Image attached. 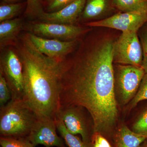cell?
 Listing matches in <instances>:
<instances>
[{
    "label": "cell",
    "mask_w": 147,
    "mask_h": 147,
    "mask_svg": "<svg viewBox=\"0 0 147 147\" xmlns=\"http://www.w3.org/2000/svg\"><path fill=\"white\" fill-rule=\"evenodd\" d=\"M53 1V0H51V1Z\"/></svg>",
    "instance_id": "obj_29"
},
{
    "label": "cell",
    "mask_w": 147,
    "mask_h": 147,
    "mask_svg": "<svg viewBox=\"0 0 147 147\" xmlns=\"http://www.w3.org/2000/svg\"><path fill=\"white\" fill-rule=\"evenodd\" d=\"M75 0H53L47 8L48 12H54L63 8Z\"/></svg>",
    "instance_id": "obj_26"
},
{
    "label": "cell",
    "mask_w": 147,
    "mask_h": 147,
    "mask_svg": "<svg viewBox=\"0 0 147 147\" xmlns=\"http://www.w3.org/2000/svg\"><path fill=\"white\" fill-rule=\"evenodd\" d=\"M85 109L82 106L75 105L60 106L55 117L63 122L70 133L75 135L79 134L84 142L91 144L94 131L84 115Z\"/></svg>",
    "instance_id": "obj_6"
},
{
    "label": "cell",
    "mask_w": 147,
    "mask_h": 147,
    "mask_svg": "<svg viewBox=\"0 0 147 147\" xmlns=\"http://www.w3.org/2000/svg\"><path fill=\"white\" fill-rule=\"evenodd\" d=\"M115 9L113 0H87L79 18L81 17L83 21H99L105 16L107 18V16Z\"/></svg>",
    "instance_id": "obj_13"
},
{
    "label": "cell",
    "mask_w": 147,
    "mask_h": 147,
    "mask_svg": "<svg viewBox=\"0 0 147 147\" xmlns=\"http://www.w3.org/2000/svg\"><path fill=\"white\" fill-rule=\"evenodd\" d=\"M23 65L24 99L37 118L55 119L59 106L61 67L63 59L47 57L33 44L27 33L16 45Z\"/></svg>",
    "instance_id": "obj_2"
},
{
    "label": "cell",
    "mask_w": 147,
    "mask_h": 147,
    "mask_svg": "<svg viewBox=\"0 0 147 147\" xmlns=\"http://www.w3.org/2000/svg\"><path fill=\"white\" fill-rule=\"evenodd\" d=\"M113 147H139L147 140V135L138 134L125 125L113 133Z\"/></svg>",
    "instance_id": "obj_14"
},
{
    "label": "cell",
    "mask_w": 147,
    "mask_h": 147,
    "mask_svg": "<svg viewBox=\"0 0 147 147\" xmlns=\"http://www.w3.org/2000/svg\"><path fill=\"white\" fill-rule=\"evenodd\" d=\"M147 100V73H145L136 95L131 100L130 108L135 107L139 102Z\"/></svg>",
    "instance_id": "obj_22"
},
{
    "label": "cell",
    "mask_w": 147,
    "mask_h": 147,
    "mask_svg": "<svg viewBox=\"0 0 147 147\" xmlns=\"http://www.w3.org/2000/svg\"><path fill=\"white\" fill-rule=\"evenodd\" d=\"M55 119L37 118L27 138L34 147H65L63 140L58 135Z\"/></svg>",
    "instance_id": "obj_9"
},
{
    "label": "cell",
    "mask_w": 147,
    "mask_h": 147,
    "mask_svg": "<svg viewBox=\"0 0 147 147\" xmlns=\"http://www.w3.org/2000/svg\"><path fill=\"white\" fill-rule=\"evenodd\" d=\"M10 90L6 80L1 71H0V105L1 108L5 105L11 99Z\"/></svg>",
    "instance_id": "obj_23"
},
{
    "label": "cell",
    "mask_w": 147,
    "mask_h": 147,
    "mask_svg": "<svg viewBox=\"0 0 147 147\" xmlns=\"http://www.w3.org/2000/svg\"><path fill=\"white\" fill-rule=\"evenodd\" d=\"M113 3L119 12L147 11V0H113Z\"/></svg>",
    "instance_id": "obj_17"
},
{
    "label": "cell",
    "mask_w": 147,
    "mask_h": 147,
    "mask_svg": "<svg viewBox=\"0 0 147 147\" xmlns=\"http://www.w3.org/2000/svg\"><path fill=\"white\" fill-rule=\"evenodd\" d=\"M139 147H147V140L145 141Z\"/></svg>",
    "instance_id": "obj_27"
},
{
    "label": "cell",
    "mask_w": 147,
    "mask_h": 147,
    "mask_svg": "<svg viewBox=\"0 0 147 147\" xmlns=\"http://www.w3.org/2000/svg\"><path fill=\"white\" fill-rule=\"evenodd\" d=\"M22 26L20 18L7 20L0 24V42L1 46L11 40L18 33Z\"/></svg>",
    "instance_id": "obj_15"
},
{
    "label": "cell",
    "mask_w": 147,
    "mask_h": 147,
    "mask_svg": "<svg viewBox=\"0 0 147 147\" xmlns=\"http://www.w3.org/2000/svg\"><path fill=\"white\" fill-rule=\"evenodd\" d=\"M137 33L143 52L142 67L146 73H147V22L139 29Z\"/></svg>",
    "instance_id": "obj_20"
},
{
    "label": "cell",
    "mask_w": 147,
    "mask_h": 147,
    "mask_svg": "<svg viewBox=\"0 0 147 147\" xmlns=\"http://www.w3.org/2000/svg\"><path fill=\"white\" fill-rule=\"evenodd\" d=\"M147 22V11L119 12L99 21L86 23V26L105 28L122 32H138Z\"/></svg>",
    "instance_id": "obj_7"
},
{
    "label": "cell",
    "mask_w": 147,
    "mask_h": 147,
    "mask_svg": "<svg viewBox=\"0 0 147 147\" xmlns=\"http://www.w3.org/2000/svg\"><path fill=\"white\" fill-rule=\"evenodd\" d=\"M131 130L138 134L147 135V106L135 121Z\"/></svg>",
    "instance_id": "obj_21"
},
{
    "label": "cell",
    "mask_w": 147,
    "mask_h": 147,
    "mask_svg": "<svg viewBox=\"0 0 147 147\" xmlns=\"http://www.w3.org/2000/svg\"><path fill=\"white\" fill-rule=\"evenodd\" d=\"M32 29L34 34L65 41L77 40L90 31L86 27L46 22L34 24Z\"/></svg>",
    "instance_id": "obj_10"
},
{
    "label": "cell",
    "mask_w": 147,
    "mask_h": 147,
    "mask_svg": "<svg viewBox=\"0 0 147 147\" xmlns=\"http://www.w3.org/2000/svg\"><path fill=\"white\" fill-rule=\"evenodd\" d=\"M0 145L1 147H34L25 137H1Z\"/></svg>",
    "instance_id": "obj_19"
},
{
    "label": "cell",
    "mask_w": 147,
    "mask_h": 147,
    "mask_svg": "<svg viewBox=\"0 0 147 147\" xmlns=\"http://www.w3.org/2000/svg\"><path fill=\"white\" fill-rule=\"evenodd\" d=\"M91 144L92 147H113L108 139L98 132L94 133Z\"/></svg>",
    "instance_id": "obj_25"
},
{
    "label": "cell",
    "mask_w": 147,
    "mask_h": 147,
    "mask_svg": "<svg viewBox=\"0 0 147 147\" xmlns=\"http://www.w3.org/2000/svg\"><path fill=\"white\" fill-rule=\"evenodd\" d=\"M55 121L58 131L69 147H92L91 144L85 143L82 139L70 133L61 119L55 117Z\"/></svg>",
    "instance_id": "obj_16"
},
{
    "label": "cell",
    "mask_w": 147,
    "mask_h": 147,
    "mask_svg": "<svg viewBox=\"0 0 147 147\" xmlns=\"http://www.w3.org/2000/svg\"><path fill=\"white\" fill-rule=\"evenodd\" d=\"M138 32H122L115 42L113 62L116 64L142 66L143 52Z\"/></svg>",
    "instance_id": "obj_5"
},
{
    "label": "cell",
    "mask_w": 147,
    "mask_h": 147,
    "mask_svg": "<svg viewBox=\"0 0 147 147\" xmlns=\"http://www.w3.org/2000/svg\"><path fill=\"white\" fill-rule=\"evenodd\" d=\"M115 91L123 105L136 95L145 71L140 66L114 64Z\"/></svg>",
    "instance_id": "obj_4"
},
{
    "label": "cell",
    "mask_w": 147,
    "mask_h": 147,
    "mask_svg": "<svg viewBox=\"0 0 147 147\" xmlns=\"http://www.w3.org/2000/svg\"><path fill=\"white\" fill-rule=\"evenodd\" d=\"M117 37L110 33H90L61 67L59 108H85L91 117L94 133L106 138L113 136L118 113L113 62Z\"/></svg>",
    "instance_id": "obj_1"
},
{
    "label": "cell",
    "mask_w": 147,
    "mask_h": 147,
    "mask_svg": "<svg viewBox=\"0 0 147 147\" xmlns=\"http://www.w3.org/2000/svg\"><path fill=\"white\" fill-rule=\"evenodd\" d=\"M44 11L41 0H27L26 13L30 16H40Z\"/></svg>",
    "instance_id": "obj_24"
},
{
    "label": "cell",
    "mask_w": 147,
    "mask_h": 147,
    "mask_svg": "<svg viewBox=\"0 0 147 147\" xmlns=\"http://www.w3.org/2000/svg\"></svg>",
    "instance_id": "obj_30"
},
{
    "label": "cell",
    "mask_w": 147,
    "mask_h": 147,
    "mask_svg": "<svg viewBox=\"0 0 147 147\" xmlns=\"http://www.w3.org/2000/svg\"><path fill=\"white\" fill-rule=\"evenodd\" d=\"M5 1H14V0H5Z\"/></svg>",
    "instance_id": "obj_28"
},
{
    "label": "cell",
    "mask_w": 147,
    "mask_h": 147,
    "mask_svg": "<svg viewBox=\"0 0 147 147\" xmlns=\"http://www.w3.org/2000/svg\"><path fill=\"white\" fill-rule=\"evenodd\" d=\"M86 1L75 0L57 11L43 12L40 16V18L46 23L72 25L80 18Z\"/></svg>",
    "instance_id": "obj_12"
},
{
    "label": "cell",
    "mask_w": 147,
    "mask_h": 147,
    "mask_svg": "<svg viewBox=\"0 0 147 147\" xmlns=\"http://www.w3.org/2000/svg\"><path fill=\"white\" fill-rule=\"evenodd\" d=\"M37 119L24 99H11L1 108V137L27 138Z\"/></svg>",
    "instance_id": "obj_3"
},
{
    "label": "cell",
    "mask_w": 147,
    "mask_h": 147,
    "mask_svg": "<svg viewBox=\"0 0 147 147\" xmlns=\"http://www.w3.org/2000/svg\"><path fill=\"white\" fill-rule=\"evenodd\" d=\"M11 93V99H24V74L21 59L16 53L9 50L1 59V69Z\"/></svg>",
    "instance_id": "obj_8"
},
{
    "label": "cell",
    "mask_w": 147,
    "mask_h": 147,
    "mask_svg": "<svg viewBox=\"0 0 147 147\" xmlns=\"http://www.w3.org/2000/svg\"><path fill=\"white\" fill-rule=\"evenodd\" d=\"M24 4L21 3L1 5L0 6V22L10 20L19 13Z\"/></svg>",
    "instance_id": "obj_18"
},
{
    "label": "cell",
    "mask_w": 147,
    "mask_h": 147,
    "mask_svg": "<svg viewBox=\"0 0 147 147\" xmlns=\"http://www.w3.org/2000/svg\"><path fill=\"white\" fill-rule=\"evenodd\" d=\"M33 44L40 53L47 57L57 59H63L72 53L77 46V40L62 41L59 40L49 39L28 33Z\"/></svg>",
    "instance_id": "obj_11"
}]
</instances>
